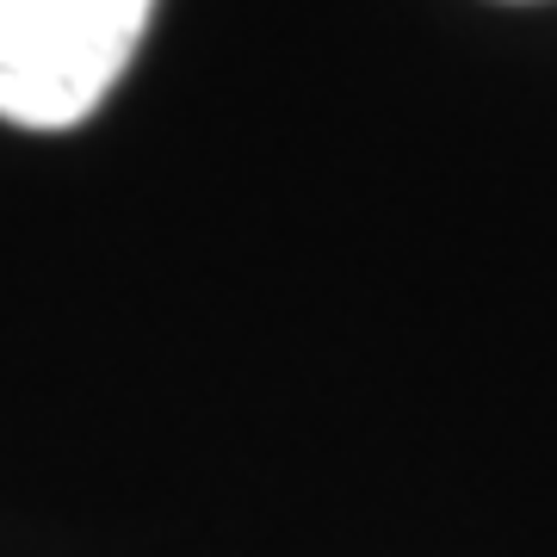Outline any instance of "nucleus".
Segmentation results:
<instances>
[{"label": "nucleus", "instance_id": "f257e3e1", "mask_svg": "<svg viewBox=\"0 0 557 557\" xmlns=\"http://www.w3.org/2000/svg\"><path fill=\"white\" fill-rule=\"evenodd\" d=\"M156 0H0V119L69 131L119 87Z\"/></svg>", "mask_w": 557, "mask_h": 557}]
</instances>
